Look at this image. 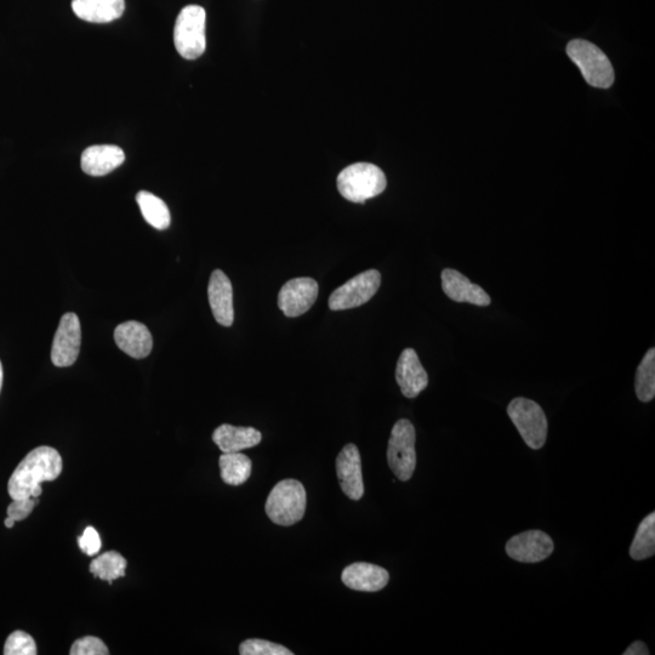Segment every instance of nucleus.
<instances>
[{
    "label": "nucleus",
    "instance_id": "obj_1",
    "mask_svg": "<svg viewBox=\"0 0 655 655\" xmlns=\"http://www.w3.org/2000/svg\"><path fill=\"white\" fill-rule=\"evenodd\" d=\"M62 472V459L56 449L43 446L34 449L11 475L8 492L11 499L39 498L41 484L55 481Z\"/></svg>",
    "mask_w": 655,
    "mask_h": 655
},
{
    "label": "nucleus",
    "instance_id": "obj_2",
    "mask_svg": "<svg viewBox=\"0 0 655 655\" xmlns=\"http://www.w3.org/2000/svg\"><path fill=\"white\" fill-rule=\"evenodd\" d=\"M340 195L352 203H364L386 189V176L377 165L356 163L341 172L336 180Z\"/></svg>",
    "mask_w": 655,
    "mask_h": 655
},
{
    "label": "nucleus",
    "instance_id": "obj_3",
    "mask_svg": "<svg viewBox=\"0 0 655 655\" xmlns=\"http://www.w3.org/2000/svg\"><path fill=\"white\" fill-rule=\"evenodd\" d=\"M307 505L306 489L296 480H284L273 487L266 500L267 517L279 526L289 527L303 520Z\"/></svg>",
    "mask_w": 655,
    "mask_h": 655
},
{
    "label": "nucleus",
    "instance_id": "obj_4",
    "mask_svg": "<svg viewBox=\"0 0 655 655\" xmlns=\"http://www.w3.org/2000/svg\"><path fill=\"white\" fill-rule=\"evenodd\" d=\"M205 22L207 13L199 5H187L180 11L174 27V44L182 58L196 60L204 54L207 48Z\"/></svg>",
    "mask_w": 655,
    "mask_h": 655
},
{
    "label": "nucleus",
    "instance_id": "obj_5",
    "mask_svg": "<svg viewBox=\"0 0 655 655\" xmlns=\"http://www.w3.org/2000/svg\"><path fill=\"white\" fill-rule=\"evenodd\" d=\"M567 54L579 67L585 81L592 87L608 89L614 83V70L606 54L595 44L575 39L567 45Z\"/></svg>",
    "mask_w": 655,
    "mask_h": 655
},
{
    "label": "nucleus",
    "instance_id": "obj_6",
    "mask_svg": "<svg viewBox=\"0 0 655 655\" xmlns=\"http://www.w3.org/2000/svg\"><path fill=\"white\" fill-rule=\"evenodd\" d=\"M415 427L407 419L398 420L391 431L389 448H387V463L393 474L402 482L412 478L417 466L415 452Z\"/></svg>",
    "mask_w": 655,
    "mask_h": 655
},
{
    "label": "nucleus",
    "instance_id": "obj_7",
    "mask_svg": "<svg viewBox=\"0 0 655 655\" xmlns=\"http://www.w3.org/2000/svg\"><path fill=\"white\" fill-rule=\"evenodd\" d=\"M508 414L529 448L544 447L548 437V419L538 403L523 397L515 398L509 404Z\"/></svg>",
    "mask_w": 655,
    "mask_h": 655
},
{
    "label": "nucleus",
    "instance_id": "obj_8",
    "mask_svg": "<svg viewBox=\"0 0 655 655\" xmlns=\"http://www.w3.org/2000/svg\"><path fill=\"white\" fill-rule=\"evenodd\" d=\"M381 286V275L377 270H368L353 277L344 286L335 289L329 298V309L344 311L367 304Z\"/></svg>",
    "mask_w": 655,
    "mask_h": 655
},
{
    "label": "nucleus",
    "instance_id": "obj_9",
    "mask_svg": "<svg viewBox=\"0 0 655 655\" xmlns=\"http://www.w3.org/2000/svg\"><path fill=\"white\" fill-rule=\"evenodd\" d=\"M82 345V328L76 313H66L61 317L58 330L51 347V362L59 368L73 366L78 360Z\"/></svg>",
    "mask_w": 655,
    "mask_h": 655
},
{
    "label": "nucleus",
    "instance_id": "obj_10",
    "mask_svg": "<svg viewBox=\"0 0 655 655\" xmlns=\"http://www.w3.org/2000/svg\"><path fill=\"white\" fill-rule=\"evenodd\" d=\"M318 283L310 277L290 279L278 294V307L289 318L303 316L316 303Z\"/></svg>",
    "mask_w": 655,
    "mask_h": 655
},
{
    "label": "nucleus",
    "instance_id": "obj_11",
    "mask_svg": "<svg viewBox=\"0 0 655 655\" xmlns=\"http://www.w3.org/2000/svg\"><path fill=\"white\" fill-rule=\"evenodd\" d=\"M555 550L554 541L541 531H528L515 535L506 544V552L517 562L538 563L546 560Z\"/></svg>",
    "mask_w": 655,
    "mask_h": 655
},
{
    "label": "nucleus",
    "instance_id": "obj_12",
    "mask_svg": "<svg viewBox=\"0 0 655 655\" xmlns=\"http://www.w3.org/2000/svg\"><path fill=\"white\" fill-rule=\"evenodd\" d=\"M336 474L347 498L360 500L364 495L362 460L355 444H346L336 458Z\"/></svg>",
    "mask_w": 655,
    "mask_h": 655
},
{
    "label": "nucleus",
    "instance_id": "obj_13",
    "mask_svg": "<svg viewBox=\"0 0 655 655\" xmlns=\"http://www.w3.org/2000/svg\"><path fill=\"white\" fill-rule=\"evenodd\" d=\"M396 380L398 386L407 398H415L429 385V375L419 360L418 353L406 349L397 362Z\"/></svg>",
    "mask_w": 655,
    "mask_h": 655
},
{
    "label": "nucleus",
    "instance_id": "obj_14",
    "mask_svg": "<svg viewBox=\"0 0 655 655\" xmlns=\"http://www.w3.org/2000/svg\"><path fill=\"white\" fill-rule=\"evenodd\" d=\"M208 298L215 321L222 327H231L235 321L232 283L221 270H215L210 276Z\"/></svg>",
    "mask_w": 655,
    "mask_h": 655
},
{
    "label": "nucleus",
    "instance_id": "obj_15",
    "mask_svg": "<svg viewBox=\"0 0 655 655\" xmlns=\"http://www.w3.org/2000/svg\"><path fill=\"white\" fill-rule=\"evenodd\" d=\"M442 288L444 294L457 303H469L482 307L492 303L491 296L486 293V290L471 283L469 278L461 275L457 270L442 271Z\"/></svg>",
    "mask_w": 655,
    "mask_h": 655
},
{
    "label": "nucleus",
    "instance_id": "obj_16",
    "mask_svg": "<svg viewBox=\"0 0 655 655\" xmlns=\"http://www.w3.org/2000/svg\"><path fill=\"white\" fill-rule=\"evenodd\" d=\"M341 580L351 590L377 592L389 584L390 574L383 567L357 562L344 569Z\"/></svg>",
    "mask_w": 655,
    "mask_h": 655
},
{
    "label": "nucleus",
    "instance_id": "obj_17",
    "mask_svg": "<svg viewBox=\"0 0 655 655\" xmlns=\"http://www.w3.org/2000/svg\"><path fill=\"white\" fill-rule=\"evenodd\" d=\"M115 341L119 350L135 360L146 358L153 349L150 330L145 324L136 321L119 324L115 330Z\"/></svg>",
    "mask_w": 655,
    "mask_h": 655
},
{
    "label": "nucleus",
    "instance_id": "obj_18",
    "mask_svg": "<svg viewBox=\"0 0 655 655\" xmlns=\"http://www.w3.org/2000/svg\"><path fill=\"white\" fill-rule=\"evenodd\" d=\"M125 161L124 151L115 145L90 146L82 153L81 167L90 176H105L121 167Z\"/></svg>",
    "mask_w": 655,
    "mask_h": 655
},
{
    "label": "nucleus",
    "instance_id": "obj_19",
    "mask_svg": "<svg viewBox=\"0 0 655 655\" xmlns=\"http://www.w3.org/2000/svg\"><path fill=\"white\" fill-rule=\"evenodd\" d=\"M72 10L83 21L108 24L121 19L125 0H72Z\"/></svg>",
    "mask_w": 655,
    "mask_h": 655
},
{
    "label": "nucleus",
    "instance_id": "obj_20",
    "mask_svg": "<svg viewBox=\"0 0 655 655\" xmlns=\"http://www.w3.org/2000/svg\"><path fill=\"white\" fill-rule=\"evenodd\" d=\"M261 432L254 427H238L224 424L214 431L213 441L222 453H238L258 446Z\"/></svg>",
    "mask_w": 655,
    "mask_h": 655
},
{
    "label": "nucleus",
    "instance_id": "obj_21",
    "mask_svg": "<svg viewBox=\"0 0 655 655\" xmlns=\"http://www.w3.org/2000/svg\"><path fill=\"white\" fill-rule=\"evenodd\" d=\"M136 202H138L142 216L148 225L155 227L156 230H167L172 222L168 205L164 203L163 199L158 198L151 192L140 191L136 195Z\"/></svg>",
    "mask_w": 655,
    "mask_h": 655
},
{
    "label": "nucleus",
    "instance_id": "obj_22",
    "mask_svg": "<svg viewBox=\"0 0 655 655\" xmlns=\"http://www.w3.org/2000/svg\"><path fill=\"white\" fill-rule=\"evenodd\" d=\"M219 465L222 481L229 486H241L252 475V460L241 452L222 453Z\"/></svg>",
    "mask_w": 655,
    "mask_h": 655
},
{
    "label": "nucleus",
    "instance_id": "obj_23",
    "mask_svg": "<svg viewBox=\"0 0 655 655\" xmlns=\"http://www.w3.org/2000/svg\"><path fill=\"white\" fill-rule=\"evenodd\" d=\"M655 552V514H649L645 520L640 523L639 528L632 541L630 556L635 561L647 560L654 556Z\"/></svg>",
    "mask_w": 655,
    "mask_h": 655
},
{
    "label": "nucleus",
    "instance_id": "obj_24",
    "mask_svg": "<svg viewBox=\"0 0 655 655\" xmlns=\"http://www.w3.org/2000/svg\"><path fill=\"white\" fill-rule=\"evenodd\" d=\"M125 568L127 560L116 551H108L91 562L90 572L95 578L112 584L116 579L125 577Z\"/></svg>",
    "mask_w": 655,
    "mask_h": 655
},
{
    "label": "nucleus",
    "instance_id": "obj_25",
    "mask_svg": "<svg viewBox=\"0 0 655 655\" xmlns=\"http://www.w3.org/2000/svg\"><path fill=\"white\" fill-rule=\"evenodd\" d=\"M636 395L641 402H651L655 396V350L651 349L643 357L637 368L635 380Z\"/></svg>",
    "mask_w": 655,
    "mask_h": 655
},
{
    "label": "nucleus",
    "instance_id": "obj_26",
    "mask_svg": "<svg viewBox=\"0 0 655 655\" xmlns=\"http://www.w3.org/2000/svg\"><path fill=\"white\" fill-rule=\"evenodd\" d=\"M5 655H36L37 646L33 637L25 631H15L4 646Z\"/></svg>",
    "mask_w": 655,
    "mask_h": 655
},
{
    "label": "nucleus",
    "instance_id": "obj_27",
    "mask_svg": "<svg viewBox=\"0 0 655 655\" xmlns=\"http://www.w3.org/2000/svg\"><path fill=\"white\" fill-rule=\"evenodd\" d=\"M239 654L242 655H293L288 648L277 645L266 640L252 639L247 640L239 646Z\"/></svg>",
    "mask_w": 655,
    "mask_h": 655
},
{
    "label": "nucleus",
    "instance_id": "obj_28",
    "mask_svg": "<svg viewBox=\"0 0 655 655\" xmlns=\"http://www.w3.org/2000/svg\"><path fill=\"white\" fill-rule=\"evenodd\" d=\"M71 655H107L108 648L98 637L87 636L73 643Z\"/></svg>",
    "mask_w": 655,
    "mask_h": 655
},
{
    "label": "nucleus",
    "instance_id": "obj_29",
    "mask_svg": "<svg viewBox=\"0 0 655 655\" xmlns=\"http://www.w3.org/2000/svg\"><path fill=\"white\" fill-rule=\"evenodd\" d=\"M39 504V498L14 499L9 505L8 517L13 518L15 522L24 521Z\"/></svg>",
    "mask_w": 655,
    "mask_h": 655
},
{
    "label": "nucleus",
    "instance_id": "obj_30",
    "mask_svg": "<svg viewBox=\"0 0 655 655\" xmlns=\"http://www.w3.org/2000/svg\"><path fill=\"white\" fill-rule=\"evenodd\" d=\"M78 545L85 555L95 556L99 554L102 546L99 533L96 532L95 528L88 527L78 538Z\"/></svg>",
    "mask_w": 655,
    "mask_h": 655
},
{
    "label": "nucleus",
    "instance_id": "obj_31",
    "mask_svg": "<svg viewBox=\"0 0 655 655\" xmlns=\"http://www.w3.org/2000/svg\"><path fill=\"white\" fill-rule=\"evenodd\" d=\"M649 649L642 641H636L626 649L624 655H648Z\"/></svg>",
    "mask_w": 655,
    "mask_h": 655
},
{
    "label": "nucleus",
    "instance_id": "obj_32",
    "mask_svg": "<svg viewBox=\"0 0 655 655\" xmlns=\"http://www.w3.org/2000/svg\"><path fill=\"white\" fill-rule=\"evenodd\" d=\"M5 527L13 528L15 526V521L13 518L7 517V520L4 521Z\"/></svg>",
    "mask_w": 655,
    "mask_h": 655
},
{
    "label": "nucleus",
    "instance_id": "obj_33",
    "mask_svg": "<svg viewBox=\"0 0 655 655\" xmlns=\"http://www.w3.org/2000/svg\"><path fill=\"white\" fill-rule=\"evenodd\" d=\"M3 379H4L3 366H2V362H0V391H2Z\"/></svg>",
    "mask_w": 655,
    "mask_h": 655
}]
</instances>
